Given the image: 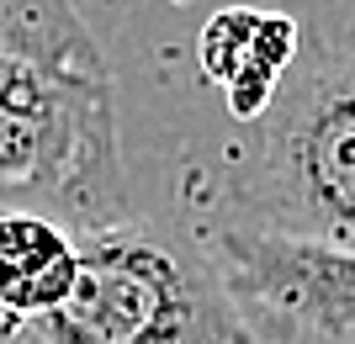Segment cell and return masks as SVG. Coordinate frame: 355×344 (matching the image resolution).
<instances>
[{"instance_id": "obj_1", "label": "cell", "mask_w": 355, "mask_h": 344, "mask_svg": "<svg viewBox=\"0 0 355 344\" xmlns=\"http://www.w3.org/2000/svg\"><path fill=\"white\" fill-rule=\"evenodd\" d=\"M0 212L128 223L117 80L74 0H0Z\"/></svg>"}, {"instance_id": "obj_2", "label": "cell", "mask_w": 355, "mask_h": 344, "mask_svg": "<svg viewBox=\"0 0 355 344\" xmlns=\"http://www.w3.org/2000/svg\"><path fill=\"white\" fill-rule=\"evenodd\" d=\"M223 223L355 249V43L302 48L260 122L223 149Z\"/></svg>"}, {"instance_id": "obj_3", "label": "cell", "mask_w": 355, "mask_h": 344, "mask_svg": "<svg viewBox=\"0 0 355 344\" xmlns=\"http://www.w3.org/2000/svg\"><path fill=\"white\" fill-rule=\"evenodd\" d=\"M32 344H260L207 249L148 223L80 233L74 291L37 318Z\"/></svg>"}, {"instance_id": "obj_4", "label": "cell", "mask_w": 355, "mask_h": 344, "mask_svg": "<svg viewBox=\"0 0 355 344\" xmlns=\"http://www.w3.org/2000/svg\"><path fill=\"white\" fill-rule=\"evenodd\" d=\"M207 255L260 344L355 339V249L223 223Z\"/></svg>"}, {"instance_id": "obj_5", "label": "cell", "mask_w": 355, "mask_h": 344, "mask_svg": "<svg viewBox=\"0 0 355 344\" xmlns=\"http://www.w3.org/2000/svg\"><path fill=\"white\" fill-rule=\"evenodd\" d=\"M302 53V27L286 11H254V6H223L202 37H196V64L202 75L223 90L228 117L260 122L276 101L282 80L292 75Z\"/></svg>"}, {"instance_id": "obj_6", "label": "cell", "mask_w": 355, "mask_h": 344, "mask_svg": "<svg viewBox=\"0 0 355 344\" xmlns=\"http://www.w3.org/2000/svg\"><path fill=\"white\" fill-rule=\"evenodd\" d=\"M80 233L48 212H0V339L48 318L74 291Z\"/></svg>"}]
</instances>
